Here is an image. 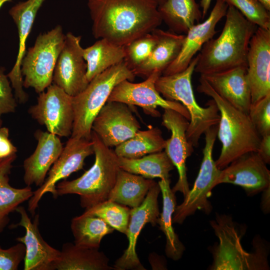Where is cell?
<instances>
[{
  "mask_svg": "<svg viewBox=\"0 0 270 270\" xmlns=\"http://www.w3.org/2000/svg\"><path fill=\"white\" fill-rule=\"evenodd\" d=\"M96 38L121 46L156 29L162 23L156 0H88Z\"/></svg>",
  "mask_w": 270,
  "mask_h": 270,
  "instance_id": "cell-1",
  "label": "cell"
},
{
  "mask_svg": "<svg viewBox=\"0 0 270 270\" xmlns=\"http://www.w3.org/2000/svg\"><path fill=\"white\" fill-rule=\"evenodd\" d=\"M225 17L220 35L207 42L198 54L194 72L200 75L247 67L250 42L258 26L230 5Z\"/></svg>",
  "mask_w": 270,
  "mask_h": 270,
  "instance_id": "cell-2",
  "label": "cell"
},
{
  "mask_svg": "<svg viewBox=\"0 0 270 270\" xmlns=\"http://www.w3.org/2000/svg\"><path fill=\"white\" fill-rule=\"evenodd\" d=\"M198 92L214 101L220 112L217 136L222 144L221 152L215 163L222 170L231 162L250 152H257L261 136L248 114L236 108L222 98L202 77L199 79Z\"/></svg>",
  "mask_w": 270,
  "mask_h": 270,
  "instance_id": "cell-3",
  "label": "cell"
},
{
  "mask_svg": "<svg viewBox=\"0 0 270 270\" xmlns=\"http://www.w3.org/2000/svg\"><path fill=\"white\" fill-rule=\"evenodd\" d=\"M91 140L95 154L92 166L80 177L64 180L56 185L58 196L78 194L80 206L86 210L108 200L120 169L114 150L106 146L92 130Z\"/></svg>",
  "mask_w": 270,
  "mask_h": 270,
  "instance_id": "cell-4",
  "label": "cell"
},
{
  "mask_svg": "<svg viewBox=\"0 0 270 270\" xmlns=\"http://www.w3.org/2000/svg\"><path fill=\"white\" fill-rule=\"evenodd\" d=\"M219 243L212 248V270H268V248L262 240H255L254 250L248 252L244 248L241 239L244 228H239L232 218L216 214L210 221Z\"/></svg>",
  "mask_w": 270,
  "mask_h": 270,
  "instance_id": "cell-5",
  "label": "cell"
},
{
  "mask_svg": "<svg viewBox=\"0 0 270 270\" xmlns=\"http://www.w3.org/2000/svg\"><path fill=\"white\" fill-rule=\"evenodd\" d=\"M198 60L194 57L183 71L170 75H161L156 80V90L165 99L182 104L188 110L190 120L186 134L188 141L197 147L201 136L212 126L218 124V109L212 99L206 104L207 107L200 106L194 98L192 78Z\"/></svg>",
  "mask_w": 270,
  "mask_h": 270,
  "instance_id": "cell-6",
  "label": "cell"
},
{
  "mask_svg": "<svg viewBox=\"0 0 270 270\" xmlns=\"http://www.w3.org/2000/svg\"><path fill=\"white\" fill-rule=\"evenodd\" d=\"M135 76L123 60L94 76L84 90L72 96L74 118L70 136L90 140L92 122L114 88L126 80L132 82Z\"/></svg>",
  "mask_w": 270,
  "mask_h": 270,
  "instance_id": "cell-7",
  "label": "cell"
},
{
  "mask_svg": "<svg viewBox=\"0 0 270 270\" xmlns=\"http://www.w3.org/2000/svg\"><path fill=\"white\" fill-rule=\"evenodd\" d=\"M65 38L59 25L38 36L21 63L24 87L32 88L40 94L52 84L54 69Z\"/></svg>",
  "mask_w": 270,
  "mask_h": 270,
  "instance_id": "cell-8",
  "label": "cell"
},
{
  "mask_svg": "<svg viewBox=\"0 0 270 270\" xmlns=\"http://www.w3.org/2000/svg\"><path fill=\"white\" fill-rule=\"evenodd\" d=\"M218 125L212 126L204 132L205 146L200 170L192 190L184 197L182 202L176 206L172 215V222L182 224L186 218L200 210L206 214L212 206L208 200L212 190L216 186L220 170L212 157L214 145L217 136Z\"/></svg>",
  "mask_w": 270,
  "mask_h": 270,
  "instance_id": "cell-9",
  "label": "cell"
},
{
  "mask_svg": "<svg viewBox=\"0 0 270 270\" xmlns=\"http://www.w3.org/2000/svg\"><path fill=\"white\" fill-rule=\"evenodd\" d=\"M36 104L28 112L48 132L57 136H71L74 122L72 96L54 84L39 94Z\"/></svg>",
  "mask_w": 270,
  "mask_h": 270,
  "instance_id": "cell-10",
  "label": "cell"
},
{
  "mask_svg": "<svg viewBox=\"0 0 270 270\" xmlns=\"http://www.w3.org/2000/svg\"><path fill=\"white\" fill-rule=\"evenodd\" d=\"M94 153L92 140L71 137L67 141L60 156L48 172L44 183L34 191L29 199L28 210L35 214L38 203L43 196L50 192L56 198V185L58 182L66 180L72 173L83 168L85 159Z\"/></svg>",
  "mask_w": 270,
  "mask_h": 270,
  "instance_id": "cell-11",
  "label": "cell"
},
{
  "mask_svg": "<svg viewBox=\"0 0 270 270\" xmlns=\"http://www.w3.org/2000/svg\"><path fill=\"white\" fill-rule=\"evenodd\" d=\"M162 74L161 72H154L144 81L138 83L124 80L114 88L107 102L116 101L129 106H137L142 108L146 114L154 117L160 116L158 107L173 110L190 121V114L182 104L165 99L156 90L155 84Z\"/></svg>",
  "mask_w": 270,
  "mask_h": 270,
  "instance_id": "cell-12",
  "label": "cell"
},
{
  "mask_svg": "<svg viewBox=\"0 0 270 270\" xmlns=\"http://www.w3.org/2000/svg\"><path fill=\"white\" fill-rule=\"evenodd\" d=\"M140 128L128 105L109 101L94 118L92 130L106 146L111 148L132 137Z\"/></svg>",
  "mask_w": 270,
  "mask_h": 270,
  "instance_id": "cell-13",
  "label": "cell"
},
{
  "mask_svg": "<svg viewBox=\"0 0 270 270\" xmlns=\"http://www.w3.org/2000/svg\"><path fill=\"white\" fill-rule=\"evenodd\" d=\"M80 36L71 32L66 34L63 48L58 58L52 76V82L66 93L74 96L88 85L87 65L83 56Z\"/></svg>",
  "mask_w": 270,
  "mask_h": 270,
  "instance_id": "cell-14",
  "label": "cell"
},
{
  "mask_svg": "<svg viewBox=\"0 0 270 270\" xmlns=\"http://www.w3.org/2000/svg\"><path fill=\"white\" fill-rule=\"evenodd\" d=\"M160 192L158 183H156L148 190L142 204L131 208L130 217L126 231L128 244L122 255L114 263L116 270H144L136 252L138 238L145 224H158L160 216L158 198Z\"/></svg>",
  "mask_w": 270,
  "mask_h": 270,
  "instance_id": "cell-15",
  "label": "cell"
},
{
  "mask_svg": "<svg viewBox=\"0 0 270 270\" xmlns=\"http://www.w3.org/2000/svg\"><path fill=\"white\" fill-rule=\"evenodd\" d=\"M190 121L180 113L170 109H164L162 125L171 132L166 140L164 152L178 174V182L172 188L173 192H179L184 197L190 190L186 176V160L194 151V146L188 140L186 130Z\"/></svg>",
  "mask_w": 270,
  "mask_h": 270,
  "instance_id": "cell-16",
  "label": "cell"
},
{
  "mask_svg": "<svg viewBox=\"0 0 270 270\" xmlns=\"http://www.w3.org/2000/svg\"><path fill=\"white\" fill-rule=\"evenodd\" d=\"M246 79L251 104L270 94V30L258 27L249 44Z\"/></svg>",
  "mask_w": 270,
  "mask_h": 270,
  "instance_id": "cell-17",
  "label": "cell"
},
{
  "mask_svg": "<svg viewBox=\"0 0 270 270\" xmlns=\"http://www.w3.org/2000/svg\"><path fill=\"white\" fill-rule=\"evenodd\" d=\"M224 183L239 186L253 196L270 186V171L256 152H248L220 170L216 186Z\"/></svg>",
  "mask_w": 270,
  "mask_h": 270,
  "instance_id": "cell-18",
  "label": "cell"
},
{
  "mask_svg": "<svg viewBox=\"0 0 270 270\" xmlns=\"http://www.w3.org/2000/svg\"><path fill=\"white\" fill-rule=\"evenodd\" d=\"M20 216L19 222L12 228L22 226L25 234L16 238L26 248L24 270H54V264L60 255V250L48 244L42 236L38 228L39 215L34 216L32 221L24 208L18 206L16 210Z\"/></svg>",
  "mask_w": 270,
  "mask_h": 270,
  "instance_id": "cell-19",
  "label": "cell"
},
{
  "mask_svg": "<svg viewBox=\"0 0 270 270\" xmlns=\"http://www.w3.org/2000/svg\"><path fill=\"white\" fill-rule=\"evenodd\" d=\"M228 5L224 0H216L208 17L202 22L193 26L185 34L181 50L176 58L162 75H170L184 70L196 54L216 34V26L225 16Z\"/></svg>",
  "mask_w": 270,
  "mask_h": 270,
  "instance_id": "cell-20",
  "label": "cell"
},
{
  "mask_svg": "<svg viewBox=\"0 0 270 270\" xmlns=\"http://www.w3.org/2000/svg\"><path fill=\"white\" fill-rule=\"evenodd\" d=\"M45 0H26L16 4L9 10L10 15L17 27L18 49L15 64L7 76L14 90L15 96L20 103L26 102L28 98L27 94L23 89L21 63L26 52L27 38L37 12Z\"/></svg>",
  "mask_w": 270,
  "mask_h": 270,
  "instance_id": "cell-21",
  "label": "cell"
},
{
  "mask_svg": "<svg viewBox=\"0 0 270 270\" xmlns=\"http://www.w3.org/2000/svg\"><path fill=\"white\" fill-rule=\"evenodd\" d=\"M34 136L38 142L36 148L24 162V180L26 186H40L64 147L58 136L48 132L37 130Z\"/></svg>",
  "mask_w": 270,
  "mask_h": 270,
  "instance_id": "cell-22",
  "label": "cell"
},
{
  "mask_svg": "<svg viewBox=\"0 0 270 270\" xmlns=\"http://www.w3.org/2000/svg\"><path fill=\"white\" fill-rule=\"evenodd\" d=\"M246 66L202 74L222 98L240 111L248 114L251 105L250 88L246 79Z\"/></svg>",
  "mask_w": 270,
  "mask_h": 270,
  "instance_id": "cell-23",
  "label": "cell"
},
{
  "mask_svg": "<svg viewBox=\"0 0 270 270\" xmlns=\"http://www.w3.org/2000/svg\"><path fill=\"white\" fill-rule=\"evenodd\" d=\"M156 44L149 58L132 70L135 76L147 78L154 72H162L176 58L185 34L156 29Z\"/></svg>",
  "mask_w": 270,
  "mask_h": 270,
  "instance_id": "cell-24",
  "label": "cell"
},
{
  "mask_svg": "<svg viewBox=\"0 0 270 270\" xmlns=\"http://www.w3.org/2000/svg\"><path fill=\"white\" fill-rule=\"evenodd\" d=\"M60 252L54 270H116L108 265L109 259L99 249L66 242Z\"/></svg>",
  "mask_w": 270,
  "mask_h": 270,
  "instance_id": "cell-25",
  "label": "cell"
},
{
  "mask_svg": "<svg viewBox=\"0 0 270 270\" xmlns=\"http://www.w3.org/2000/svg\"><path fill=\"white\" fill-rule=\"evenodd\" d=\"M16 158L14 154L0 159V233L10 221V214L33 195L30 186L16 188L10 184L9 175Z\"/></svg>",
  "mask_w": 270,
  "mask_h": 270,
  "instance_id": "cell-26",
  "label": "cell"
},
{
  "mask_svg": "<svg viewBox=\"0 0 270 270\" xmlns=\"http://www.w3.org/2000/svg\"><path fill=\"white\" fill-rule=\"evenodd\" d=\"M156 183L151 179L120 169L108 200L132 208L140 206Z\"/></svg>",
  "mask_w": 270,
  "mask_h": 270,
  "instance_id": "cell-27",
  "label": "cell"
},
{
  "mask_svg": "<svg viewBox=\"0 0 270 270\" xmlns=\"http://www.w3.org/2000/svg\"><path fill=\"white\" fill-rule=\"evenodd\" d=\"M162 21L171 31L186 34L202 19V12L196 0H166L158 6Z\"/></svg>",
  "mask_w": 270,
  "mask_h": 270,
  "instance_id": "cell-28",
  "label": "cell"
},
{
  "mask_svg": "<svg viewBox=\"0 0 270 270\" xmlns=\"http://www.w3.org/2000/svg\"><path fill=\"white\" fill-rule=\"evenodd\" d=\"M170 182L169 178L160 179L158 182L162 196V210L158 224L166 238V255L174 260H178L182 258L185 247L172 227V215L176 206V200L175 194L170 187Z\"/></svg>",
  "mask_w": 270,
  "mask_h": 270,
  "instance_id": "cell-29",
  "label": "cell"
},
{
  "mask_svg": "<svg viewBox=\"0 0 270 270\" xmlns=\"http://www.w3.org/2000/svg\"><path fill=\"white\" fill-rule=\"evenodd\" d=\"M83 56L87 65L86 78L90 82L94 76L124 60V46L116 45L100 38L84 48Z\"/></svg>",
  "mask_w": 270,
  "mask_h": 270,
  "instance_id": "cell-30",
  "label": "cell"
},
{
  "mask_svg": "<svg viewBox=\"0 0 270 270\" xmlns=\"http://www.w3.org/2000/svg\"><path fill=\"white\" fill-rule=\"evenodd\" d=\"M120 169L146 178H168L174 166L164 151L148 154L138 158L118 156Z\"/></svg>",
  "mask_w": 270,
  "mask_h": 270,
  "instance_id": "cell-31",
  "label": "cell"
},
{
  "mask_svg": "<svg viewBox=\"0 0 270 270\" xmlns=\"http://www.w3.org/2000/svg\"><path fill=\"white\" fill-rule=\"evenodd\" d=\"M70 228L77 246L99 249L102 238L114 229L102 218L84 212L71 220Z\"/></svg>",
  "mask_w": 270,
  "mask_h": 270,
  "instance_id": "cell-32",
  "label": "cell"
},
{
  "mask_svg": "<svg viewBox=\"0 0 270 270\" xmlns=\"http://www.w3.org/2000/svg\"><path fill=\"white\" fill-rule=\"evenodd\" d=\"M166 140L158 128L140 130L131 138L116 146L114 152L118 156L138 158L148 154L162 151Z\"/></svg>",
  "mask_w": 270,
  "mask_h": 270,
  "instance_id": "cell-33",
  "label": "cell"
},
{
  "mask_svg": "<svg viewBox=\"0 0 270 270\" xmlns=\"http://www.w3.org/2000/svg\"><path fill=\"white\" fill-rule=\"evenodd\" d=\"M130 209L127 206L107 200L86 210L84 213L102 218L114 230L126 234Z\"/></svg>",
  "mask_w": 270,
  "mask_h": 270,
  "instance_id": "cell-34",
  "label": "cell"
},
{
  "mask_svg": "<svg viewBox=\"0 0 270 270\" xmlns=\"http://www.w3.org/2000/svg\"><path fill=\"white\" fill-rule=\"evenodd\" d=\"M157 40L158 36L154 30L124 46L126 56L124 60L132 72L149 58Z\"/></svg>",
  "mask_w": 270,
  "mask_h": 270,
  "instance_id": "cell-35",
  "label": "cell"
},
{
  "mask_svg": "<svg viewBox=\"0 0 270 270\" xmlns=\"http://www.w3.org/2000/svg\"><path fill=\"white\" fill-rule=\"evenodd\" d=\"M258 27L270 30V13L258 0H224Z\"/></svg>",
  "mask_w": 270,
  "mask_h": 270,
  "instance_id": "cell-36",
  "label": "cell"
},
{
  "mask_svg": "<svg viewBox=\"0 0 270 270\" xmlns=\"http://www.w3.org/2000/svg\"><path fill=\"white\" fill-rule=\"evenodd\" d=\"M248 115L261 137L270 134V94L251 104Z\"/></svg>",
  "mask_w": 270,
  "mask_h": 270,
  "instance_id": "cell-37",
  "label": "cell"
},
{
  "mask_svg": "<svg viewBox=\"0 0 270 270\" xmlns=\"http://www.w3.org/2000/svg\"><path fill=\"white\" fill-rule=\"evenodd\" d=\"M26 254L24 245L20 242L6 249L0 246V270H16Z\"/></svg>",
  "mask_w": 270,
  "mask_h": 270,
  "instance_id": "cell-38",
  "label": "cell"
},
{
  "mask_svg": "<svg viewBox=\"0 0 270 270\" xmlns=\"http://www.w3.org/2000/svg\"><path fill=\"white\" fill-rule=\"evenodd\" d=\"M17 104L12 92L10 81L0 68V118L4 114L15 112Z\"/></svg>",
  "mask_w": 270,
  "mask_h": 270,
  "instance_id": "cell-39",
  "label": "cell"
},
{
  "mask_svg": "<svg viewBox=\"0 0 270 270\" xmlns=\"http://www.w3.org/2000/svg\"><path fill=\"white\" fill-rule=\"evenodd\" d=\"M9 130L6 126H0V159L16 154V148L9 138Z\"/></svg>",
  "mask_w": 270,
  "mask_h": 270,
  "instance_id": "cell-40",
  "label": "cell"
},
{
  "mask_svg": "<svg viewBox=\"0 0 270 270\" xmlns=\"http://www.w3.org/2000/svg\"><path fill=\"white\" fill-rule=\"evenodd\" d=\"M256 152L266 164H270V134L261 137L258 148Z\"/></svg>",
  "mask_w": 270,
  "mask_h": 270,
  "instance_id": "cell-41",
  "label": "cell"
},
{
  "mask_svg": "<svg viewBox=\"0 0 270 270\" xmlns=\"http://www.w3.org/2000/svg\"><path fill=\"white\" fill-rule=\"evenodd\" d=\"M270 186L264 189L262 192L261 208L264 213L270 212Z\"/></svg>",
  "mask_w": 270,
  "mask_h": 270,
  "instance_id": "cell-42",
  "label": "cell"
},
{
  "mask_svg": "<svg viewBox=\"0 0 270 270\" xmlns=\"http://www.w3.org/2000/svg\"><path fill=\"white\" fill-rule=\"evenodd\" d=\"M212 0H200V6L202 8V19L206 16L210 7Z\"/></svg>",
  "mask_w": 270,
  "mask_h": 270,
  "instance_id": "cell-43",
  "label": "cell"
},
{
  "mask_svg": "<svg viewBox=\"0 0 270 270\" xmlns=\"http://www.w3.org/2000/svg\"><path fill=\"white\" fill-rule=\"evenodd\" d=\"M261 2L265 8L270 11V0H258Z\"/></svg>",
  "mask_w": 270,
  "mask_h": 270,
  "instance_id": "cell-44",
  "label": "cell"
},
{
  "mask_svg": "<svg viewBox=\"0 0 270 270\" xmlns=\"http://www.w3.org/2000/svg\"><path fill=\"white\" fill-rule=\"evenodd\" d=\"M12 0H0V8L6 2L10 1Z\"/></svg>",
  "mask_w": 270,
  "mask_h": 270,
  "instance_id": "cell-45",
  "label": "cell"
},
{
  "mask_svg": "<svg viewBox=\"0 0 270 270\" xmlns=\"http://www.w3.org/2000/svg\"><path fill=\"white\" fill-rule=\"evenodd\" d=\"M158 4V6L162 4H163L164 2L166 0H156Z\"/></svg>",
  "mask_w": 270,
  "mask_h": 270,
  "instance_id": "cell-46",
  "label": "cell"
}]
</instances>
